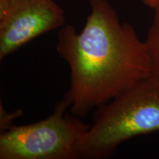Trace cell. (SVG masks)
Here are the masks:
<instances>
[{"mask_svg": "<svg viewBox=\"0 0 159 159\" xmlns=\"http://www.w3.org/2000/svg\"><path fill=\"white\" fill-rule=\"evenodd\" d=\"M89 4L90 13L80 33L66 25L57 33V52L71 72L64 96L70 113L77 117L87 116L151 73L148 47L134 27L120 22L108 0H89Z\"/></svg>", "mask_w": 159, "mask_h": 159, "instance_id": "6da1fadb", "label": "cell"}, {"mask_svg": "<svg viewBox=\"0 0 159 159\" xmlns=\"http://www.w3.org/2000/svg\"><path fill=\"white\" fill-rule=\"evenodd\" d=\"M96 109L79 142L78 158H107L129 139L159 132V83L142 80Z\"/></svg>", "mask_w": 159, "mask_h": 159, "instance_id": "7a4b0ae2", "label": "cell"}, {"mask_svg": "<svg viewBox=\"0 0 159 159\" xmlns=\"http://www.w3.org/2000/svg\"><path fill=\"white\" fill-rule=\"evenodd\" d=\"M65 96L50 116L30 125H10L0 134V159H76L80 139L89 125L66 114Z\"/></svg>", "mask_w": 159, "mask_h": 159, "instance_id": "3957f363", "label": "cell"}, {"mask_svg": "<svg viewBox=\"0 0 159 159\" xmlns=\"http://www.w3.org/2000/svg\"><path fill=\"white\" fill-rule=\"evenodd\" d=\"M64 24L54 0H0V59Z\"/></svg>", "mask_w": 159, "mask_h": 159, "instance_id": "277c9868", "label": "cell"}, {"mask_svg": "<svg viewBox=\"0 0 159 159\" xmlns=\"http://www.w3.org/2000/svg\"><path fill=\"white\" fill-rule=\"evenodd\" d=\"M145 43L150 57V77L159 83V8L155 10L153 21Z\"/></svg>", "mask_w": 159, "mask_h": 159, "instance_id": "5b68a950", "label": "cell"}, {"mask_svg": "<svg viewBox=\"0 0 159 159\" xmlns=\"http://www.w3.org/2000/svg\"><path fill=\"white\" fill-rule=\"evenodd\" d=\"M145 5L155 10L159 8V0H142Z\"/></svg>", "mask_w": 159, "mask_h": 159, "instance_id": "8992f818", "label": "cell"}]
</instances>
